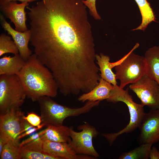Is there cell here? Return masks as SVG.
Returning <instances> with one entry per match:
<instances>
[{"mask_svg":"<svg viewBox=\"0 0 159 159\" xmlns=\"http://www.w3.org/2000/svg\"><path fill=\"white\" fill-rule=\"evenodd\" d=\"M44 125L42 123L40 126L38 127H35L33 128L28 130L21 134L18 137V139L20 140L21 139L26 137L30 135L37 132V131L41 129L44 126Z\"/></svg>","mask_w":159,"mask_h":159,"instance_id":"cell-27","label":"cell"},{"mask_svg":"<svg viewBox=\"0 0 159 159\" xmlns=\"http://www.w3.org/2000/svg\"><path fill=\"white\" fill-rule=\"evenodd\" d=\"M149 157L150 159H159V151L155 147L151 148Z\"/></svg>","mask_w":159,"mask_h":159,"instance_id":"cell-28","label":"cell"},{"mask_svg":"<svg viewBox=\"0 0 159 159\" xmlns=\"http://www.w3.org/2000/svg\"><path fill=\"white\" fill-rule=\"evenodd\" d=\"M151 144H141L128 152L123 153L119 159H148L152 145Z\"/></svg>","mask_w":159,"mask_h":159,"instance_id":"cell-21","label":"cell"},{"mask_svg":"<svg viewBox=\"0 0 159 159\" xmlns=\"http://www.w3.org/2000/svg\"><path fill=\"white\" fill-rule=\"evenodd\" d=\"M96 58L100 72L101 78L113 85H117L115 74L112 71L113 67L112 62H110V57L101 53L99 55L97 54Z\"/></svg>","mask_w":159,"mask_h":159,"instance_id":"cell-19","label":"cell"},{"mask_svg":"<svg viewBox=\"0 0 159 159\" xmlns=\"http://www.w3.org/2000/svg\"><path fill=\"white\" fill-rule=\"evenodd\" d=\"M7 141L3 137L0 136V154Z\"/></svg>","mask_w":159,"mask_h":159,"instance_id":"cell-30","label":"cell"},{"mask_svg":"<svg viewBox=\"0 0 159 159\" xmlns=\"http://www.w3.org/2000/svg\"><path fill=\"white\" fill-rule=\"evenodd\" d=\"M129 88L136 94L143 106L152 110L159 109V85L147 74L130 84Z\"/></svg>","mask_w":159,"mask_h":159,"instance_id":"cell-8","label":"cell"},{"mask_svg":"<svg viewBox=\"0 0 159 159\" xmlns=\"http://www.w3.org/2000/svg\"><path fill=\"white\" fill-rule=\"evenodd\" d=\"M26 8L34 53L58 85H78L98 74L91 27L82 0H41Z\"/></svg>","mask_w":159,"mask_h":159,"instance_id":"cell-1","label":"cell"},{"mask_svg":"<svg viewBox=\"0 0 159 159\" xmlns=\"http://www.w3.org/2000/svg\"><path fill=\"white\" fill-rule=\"evenodd\" d=\"M41 138L21 147L22 159H58L44 153Z\"/></svg>","mask_w":159,"mask_h":159,"instance_id":"cell-17","label":"cell"},{"mask_svg":"<svg viewBox=\"0 0 159 159\" xmlns=\"http://www.w3.org/2000/svg\"><path fill=\"white\" fill-rule=\"evenodd\" d=\"M0 19L2 27L11 36L18 49L19 54L26 60L32 55V51L28 46L31 38L29 29L24 32L18 31L11 26L2 14H0Z\"/></svg>","mask_w":159,"mask_h":159,"instance_id":"cell-13","label":"cell"},{"mask_svg":"<svg viewBox=\"0 0 159 159\" xmlns=\"http://www.w3.org/2000/svg\"><path fill=\"white\" fill-rule=\"evenodd\" d=\"M78 129L80 132L74 130L72 127H69L71 140L69 143L77 154L90 156L95 158L100 155L95 150L92 143V139L98 134V132L94 127L86 124L80 125Z\"/></svg>","mask_w":159,"mask_h":159,"instance_id":"cell-7","label":"cell"},{"mask_svg":"<svg viewBox=\"0 0 159 159\" xmlns=\"http://www.w3.org/2000/svg\"><path fill=\"white\" fill-rule=\"evenodd\" d=\"M8 53L15 55L19 52L13 40L9 36L3 33L0 36V56Z\"/></svg>","mask_w":159,"mask_h":159,"instance_id":"cell-23","label":"cell"},{"mask_svg":"<svg viewBox=\"0 0 159 159\" xmlns=\"http://www.w3.org/2000/svg\"><path fill=\"white\" fill-rule=\"evenodd\" d=\"M106 100L113 103L121 102L125 103L128 107L130 116L129 123L122 129L114 133L102 134L111 145L119 136L132 132L139 127L145 113L144 106L133 101L132 96L129 94L128 88L124 90L117 85H113L109 97Z\"/></svg>","mask_w":159,"mask_h":159,"instance_id":"cell-4","label":"cell"},{"mask_svg":"<svg viewBox=\"0 0 159 159\" xmlns=\"http://www.w3.org/2000/svg\"><path fill=\"white\" fill-rule=\"evenodd\" d=\"M29 5L27 2L18 4L16 1H11L0 5V8L6 17L13 23L15 30L24 32L28 29L26 24L25 9Z\"/></svg>","mask_w":159,"mask_h":159,"instance_id":"cell-11","label":"cell"},{"mask_svg":"<svg viewBox=\"0 0 159 159\" xmlns=\"http://www.w3.org/2000/svg\"><path fill=\"white\" fill-rule=\"evenodd\" d=\"M25 60L19 53L13 56H4L0 58V75H18Z\"/></svg>","mask_w":159,"mask_h":159,"instance_id":"cell-15","label":"cell"},{"mask_svg":"<svg viewBox=\"0 0 159 159\" xmlns=\"http://www.w3.org/2000/svg\"><path fill=\"white\" fill-rule=\"evenodd\" d=\"M26 97L18 75H0V114L20 108Z\"/></svg>","mask_w":159,"mask_h":159,"instance_id":"cell-6","label":"cell"},{"mask_svg":"<svg viewBox=\"0 0 159 159\" xmlns=\"http://www.w3.org/2000/svg\"><path fill=\"white\" fill-rule=\"evenodd\" d=\"M25 116L20 108L12 109L0 114V136L7 142H20L18 137L24 130Z\"/></svg>","mask_w":159,"mask_h":159,"instance_id":"cell-9","label":"cell"},{"mask_svg":"<svg viewBox=\"0 0 159 159\" xmlns=\"http://www.w3.org/2000/svg\"><path fill=\"white\" fill-rule=\"evenodd\" d=\"M51 98L43 96L37 101L40 107L42 123L46 127L49 125H62L66 118L86 113L98 106L100 102L87 101L82 107L73 108L60 105Z\"/></svg>","mask_w":159,"mask_h":159,"instance_id":"cell-3","label":"cell"},{"mask_svg":"<svg viewBox=\"0 0 159 159\" xmlns=\"http://www.w3.org/2000/svg\"><path fill=\"white\" fill-rule=\"evenodd\" d=\"M138 5L142 18L140 25L132 31L138 30L144 31L152 21H156L155 15L147 0H135Z\"/></svg>","mask_w":159,"mask_h":159,"instance_id":"cell-20","label":"cell"},{"mask_svg":"<svg viewBox=\"0 0 159 159\" xmlns=\"http://www.w3.org/2000/svg\"><path fill=\"white\" fill-rule=\"evenodd\" d=\"M144 57L147 64L146 74L159 85V46H154L148 49Z\"/></svg>","mask_w":159,"mask_h":159,"instance_id":"cell-18","label":"cell"},{"mask_svg":"<svg viewBox=\"0 0 159 159\" xmlns=\"http://www.w3.org/2000/svg\"><path fill=\"white\" fill-rule=\"evenodd\" d=\"M24 119L34 127H38L42 122L41 117L33 112H28Z\"/></svg>","mask_w":159,"mask_h":159,"instance_id":"cell-25","label":"cell"},{"mask_svg":"<svg viewBox=\"0 0 159 159\" xmlns=\"http://www.w3.org/2000/svg\"><path fill=\"white\" fill-rule=\"evenodd\" d=\"M113 85L101 78L98 85L90 92L84 93L78 98L79 101H101L109 97Z\"/></svg>","mask_w":159,"mask_h":159,"instance_id":"cell-14","label":"cell"},{"mask_svg":"<svg viewBox=\"0 0 159 159\" xmlns=\"http://www.w3.org/2000/svg\"><path fill=\"white\" fill-rule=\"evenodd\" d=\"M139 46L136 43L128 53L117 61L118 64L115 67L116 78L119 80L121 88L135 82L147 73V64L145 57L133 52Z\"/></svg>","mask_w":159,"mask_h":159,"instance_id":"cell-5","label":"cell"},{"mask_svg":"<svg viewBox=\"0 0 159 159\" xmlns=\"http://www.w3.org/2000/svg\"><path fill=\"white\" fill-rule=\"evenodd\" d=\"M27 98L37 101L41 97L56 96L58 90L53 74L34 53L25 61L18 75Z\"/></svg>","mask_w":159,"mask_h":159,"instance_id":"cell-2","label":"cell"},{"mask_svg":"<svg viewBox=\"0 0 159 159\" xmlns=\"http://www.w3.org/2000/svg\"><path fill=\"white\" fill-rule=\"evenodd\" d=\"M38 0H0V5H2L11 1H19L22 2H30Z\"/></svg>","mask_w":159,"mask_h":159,"instance_id":"cell-29","label":"cell"},{"mask_svg":"<svg viewBox=\"0 0 159 159\" xmlns=\"http://www.w3.org/2000/svg\"><path fill=\"white\" fill-rule=\"evenodd\" d=\"M42 140L43 152L58 159L95 158L90 156L77 154L69 143L55 142L45 139Z\"/></svg>","mask_w":159,"mask_h":159,"instance_id":"cell-12","label":"cell"},{"mask_svg":"<svg viewBox=\"0 0 159 159\" xmlns=\"http://www.w3.org/2000/svg\"><path fill=\"white\" fill-rule=\"evenodd\" d=\"M96 0H82L83 3L89 9L93 17L96 20H100L101 17L98 13L96 7Z\"/></svg>","mask_w":159,"mask_h":159,"instance_id":"cell-24","label":"cell"},{"mask_svg":"<svg viewBox=\"0 0 159 159\" xmlns=\"http://www.w3.org/2000/svg\"><path fill=\"white\" fill-rule=\"evenodd\" d=\"M140 133L138 140L141 144L152 145L159 141V109L144 113L138 127Z\"/></svg>","mask_w":159,"mask_h":159,"instance_id":"cell-10","label":"cell"},{"mask_svg":"<svg viewBox=\"0 0 159 159\" xmlns=\"http://www.w3.org/2000/svg\"><path fill=\"white\" fill-rule=\"evenodd\" d=\"M41 131L38 132L34 133L31 134L29 137L20 143V145L21 147L29 144L36 140L41 138Z\"/></svg>","mask_w":159,"mask_h":159,"instance_id":"cell-26","label":"cell"},{"mask_svg":"<svg viewBox=\"0 0 159 159\" xmlns=\"http://www.w3.org/2000/svg\"><path fill=\"white\" fill-rule=\"evenodd\" d=\"M20 142L8 141L0 154L1 159H21L22 154Z\"/></svg>","mask_w":159,"mask_h":159,"instance_id":"cell-22","label":"cell"},{"mask_svg":"<svg viewBox=\"0 0 159 159\" xmlns=\"http://www.w3.org/2000/svg\"><path fill=\"white\" fill-rule=\"evenodd\" d=\"M41 138L58 142L69 143L71 140L69 127L63 125H49L41 131Z\"/></svg>","mask_w":159,"mask_h":159,"instance_id":"cell-16","label":"cell"}]
</instances>
